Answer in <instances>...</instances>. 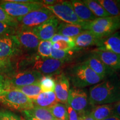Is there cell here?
I'll return each instance as SVG.
<instances>
[{
  "instance_id": "52a82bcc",
  "label": "cell",
  "mask_w": 120,
  "mask_h": 120,
  "mask_svg": "<svg viewBox=\"0 0 120 120\" xmlns=\"http://www.w3.org/2000/svg\"><path fill=\"white\" fill-rule=\"evenodd\" d=\"M53 16L54 15L50 10L43 6L38 10L31 11L25 16L17 18L16 19L20 28L32 30Z\"/></svg>"
},
{
  "instance_id": "f6af8a7d",
  "label": "cell",
  "mask_w": 120,
  "mask_h": 120,
  "mask_svg": "<svg viewBox=\"0 0 120 120\" xmlns=\"http://www.w3.org/2000/svg\"><path fill=\"white\" fill-rule=\"evenodd\" d=\"M58 120V119H55V120Z\"/></svg>"
},
{
  "instance_id": "44dd1931",
  "label": "cell",
  "mask_w": 120,
  "mask_h": 120,
  "mask_svg": "<svg viewBox=\"0 0 120 120\" xmlns=\"http://www.w3.org/2000/svg\"><path fill=\"white\" fill-rule=\"evenodd\" d=\"M32 102L34 106L35 105V106L38 107L47 109L58 102L53 91L49 92H42L35 100H32Z\"/></svg>"
},
{
  "instance_id": "7bdbcfd3",
  "label": "cell",
  "mask_w": 120,
  "mask_h": 120,
  "mask_svg": "<svg viewBox=\"0 0 120 120\" xmlns=\"http://www.w3.org/2000/svg\"><path fill=\"white\" fill-rule=\"evenodd\" d=\"M24 113H25V118H26V120H37L36 119H35V118L31 116H30L29 114L27 113L26 111H23Z\"/></svg>"
},
{
  "instance_id": "5b68a950",
  "label": "cell",
  "mask_w": 120,
  "mask_h": 120,
  "mask_svg": "<svg viewBox=\"0 0 120 120\" xmlns=\"http://www.w3.org/2000/svg\"><path fill=\"white\" fill-rule=\"evenodd\" d=\"M44 7L52 12L55 17L64 23L83 26L87 22L81 20L75 13L70 1H59L57 4Z\"/></svg>"
},
{
  "instance_id": "74e56055",
  "label": "cell",
  "mask_w": 120,
  "mask_h": 120,
  "mask_svg": "<svg viewBox=\"0 0 120 120\" xmlns=\"http://www.w3.org/2000/svg\"><path fill=\"white\" fill-rule=\"evenodd\" d=\"M79 120H94L90 114V112H86L83 115L79 116Z\"/></svg>"
},
{
  "instance_id": "8992f818",
  "label": "cell",
  "mask_w": 120,
  "mask_h": 120,
  "mask_svg": "<svg viewBox=\"0 0 120 120\" xmlns=\"http://www.w3.org/2000/svg\"><path fill=\"white\" fill-rule=\"evenodd\" d=\"M0 6L10 16L17 19L25 16L34 10L42 8L44 4L42 3V1L32 3H20L8 0L1 2Z\"/></svg>"
},
{
  "instance_id": "6da1fadb",
  "label": "cell",
  "mask_w": 120,
  "mask_h": 120,
  "mask_svg": "<svg viewBox=\"0 0 120 120\" xmlns=\"http://www.w3.org/2000/svg\"><path fill=\"white\" fill-rule=\"evenodd\" d=\"M120 100V78L115 73L90 88L88 101L92 106L113 104Z\"/></svg>"
},
{
  "instance_id": "f1b7e54d",
  "label": "cell",
  "mask_w": 120,
  "mask_h": 120,
  "mask_svg": "<svg viewBox=\"0 0 120 120\" xmlns=\"http://www.w3.org/2000/svg\"><path fill=\"white\" fill-rule=\"evenodd\" d=\"M42 92H49L54 91L56 85L55 78L51 75L43 76L39 81Z\"/></svg>"
},
{
  "instance_id": "7402d4cb",
  "label": "cell",
  "mask_w": 120,
  "mask_h": 120,
  "mask_svg": "<svg viewBox=\"0 0 120 120\" xmlns=\"http://www.w3.org/2000/svg\"><path fill=\"white\" fill-rule=\"evenodd\" d=\"M114 104H106L96 106L90 114L94 120H103L113 115Z\"/></svg>"
},
{
  "instance_id": "f546056e",
  "label": "cell",
  "mask_w": 120,
  "mask_h": 120,
  "mask_svg": "<svg viewBox=\"0 0 120 120\" xmlns=\"http://www.w3.org/2000/svg\"><path fill=\"white\" fill-rule=\"evenodd\" d=\"M52 43L50 41H40L37 47V52L41 57L51 58V52Z\"/></svg>"
},
{
  "instance_id": "603a6c76",
  "label": "cell",
  "mask_w": 120,
  "mask_h": 120,
  "mask_svg": "<svg viewBox=\"0 0 120 120\" xmlns=\"http://www.w3.org/2000/svg\"><path fill=\"white\" fill-rule=\"evenodd\" d=\"M110 16H120V0H97Z\"/></svg>"
},
{
  "instance_id": "ee69618b",
  "label": "cell",
  "mask_w": 120,
  "mask_h": 120,
  "mask_svg": "<svg viewBox=\"0 0 120 120\" xmlns=\"http://www.w3.org/2000/svg\"><path fill=\"white\" fill-rule=\"evenodd\" d=\"M20 120H26L24 119V118H20Z\"/></svg>"
},
{
  "instance_id": "836d02e7",
  "label": "cell",
  "mask_w": 120,
  "mask_h": 120,
  "mask_svg": "<svg viewBox=\"0 0 120 120\" xmlns=\"http://www.w3.org/2000/svg\"><path fill=\"white\" fill-rule=\"evenodd\" d=\"M0 120H20V118L8 111H0Z\"/></svg>"
},
{
  "instance_id": "e0dca14e",
  "label": "cell",
  "mask_w": 120,
  "mask_h": 120,
  "mask_svg": "<svg viewBox=\"0 0 120 120\" xmlns=\"http://www.w3.org/2000/svg\"><path fill=\"white\" fill-rule=\"evenodd\" d=\"M93 54L109 68L116 71L120 70V55L113 52L95 49Z\"/></svg>"
},
{
  "instance_id": "4dcf8cb0",
  "label": "cell",
  "mask_w": 120,
  "mask_h": 120,
  "mask_svg": "<svg viewBox=\"0 0 120 120\" xmlns=\"http://www.w3.org/2000/svg\"><path fill=\"white\" fill-rule=\"evenodd\" d=\"M0 22L4 23L12 27L17 29L19 27V23L17 19L10 16L0 6Z\"/></svg>"
},
{
  "instance_id": "f35d334b",
  "label": "cell",
  "mask_w": 120,
  "mask_h": 120,
  "mask_svg": "<svg viewBox=\"0 0 120 120\" xmlns=\"http://www.w3.org/2000/svg\"><path fill=\"white\" fill-rule=\"evenodd\" d=\"M113 114L120 117V100L117 102L114 103Z\"/></svg>"
},
{
  "instance_id": "ab89813d",
  "label": "cell",
  "mask_w": 120,
  "mask_h": 120,
  "mask_svg": "<svg viewBox=\"0 0 120 120\" xmlns=\"http://www.w3.org/2000/svg\"><path fill=\"white\" fill-rule=\"evenodd\" d=\"M59 2V1H55V0H45L42 1V3L46 6H51L57 4Z\"/></svg>"
},
{
  "instance_id": "277c9868",
  "label": "cell",
  "mask_w": 120,
  "mask_h": 120,
  "mask_svg": "<svg viewBox=\"0 0 120 120\" xmlns=\"http://www.w3.org/2000/svg\"><path fill=\"white\" fill-rule=\"evenodd\" d=\"M0 102L11 109L23 111L31 110L34 106L31 99L15 88L4 91L0 94Z\"/></svg>"
},
{
  "instance_id": "d6a6232c",
  "label": "cell",
  "mask_w": 120,
  "mask_h": 120,
  "mask_svg": "<svg viewBox=\"0 0 120 120\" xmlns=\"http://www.w3.org/2000/svg\"><path fill=\"white\" fill-rule=\"evenodd\" d=\"M17 29L0 22V36L6 34H15Z\"/></svg>"
},
{
  "instance_id": "9c48e42d",
  "label": "cell",
  "mask_w": 120,
  "mask_h": 120,
  "mask_svg": "<svg viewBox=\"0 0 120 120\" xmlns=\"http://www.w3.org/2000/svg\"><path fill=\"white\" fill-rule=\"evenodd\" d=\"M88 102L87 94L84 90L75 87L70 88L67 104L74 109L79 116L87 112L86 108Z\"/></svg>"
},
{
  "instance_id": "484cf974",
  "label": "cell",
  "mask_w": 120,
  "mask_h": 120,
  "mask_svg": "<svg viewBox=\"0 0 120 120\" xmlns=\"http://www.w3.org/2000/svg\"><path fill=\"white\" fill-rule=\"evenodd\" d=\"M15 89L19 90L23 93L31 100H34L38 97V96L42 92L41 87L40 86L39 82L27 85V86L19 87L15 88Z\"/></svg>"
},
{
  "instance_id": "cb8c5ba5",
  "label": "cell",
  "mask_w": 120,
  "mask_h": 120,
  "mask_svg": "<svg viewBox=\"0 0 120 120\" xmlns=\"http://www.w3.org/2000/svg\"><path fill=\"white\" fill-rule=\"evenodd\" d=\"M30 116L37 120H54L55 118L47 108L34 106L31 110L25 111Z\"/></svg>"
},
{
  "instance_id": "1f68e13d",
  "label": "cell",
  "mask_w": 120,
  "mask_h": 120,
  "mask_svg": "<svg viewBox=\"0 0 120 120\" xmlns=\"http://www.w3.org/2000/svg\"><path fill=\"white\" fill-rule=\"evenodd\" d=\"M52 47L56 49L64 51L73 50V49H80L76 47L74 42L64 41H60L55 43H52Z\"/></svg>"
},
{
  "instance_id": "d590c367",
  "label": "cell",
  "mask_w": 120,
  "mask_h": 120,
  "mask_svg": "<svg viewBox=\"0 0 120 120\" xmlns=\"http://www.w3.org/2000/svg\"><path fill=\"white\" fill-rule=\"evenodd\" d=\"M52 43H55L57 42L60 41H67V42H74V38H71V37H66L64 36L61 35L60 34H56L53 37H52V38L49 40Z\"/></svg>"
},
{
  "instance_id": "8d00e7d4",
  "label": "cell",
  "mask_w": 120,
  "mask_h": 120,
  "mask_svg": "<svg viewBox=\"0 0 120 120\" xmlns=\"http://www.w3.org/2000/svg\"><path fill=\"white\" fill-rule=\"evenodd\" d=\"M68 112V120H79V115L68 104L66 105Z\"/></svg>"
},
{
  "instance_id": "9a60e30c",
  "label": "cell",
  "mask_w": 120,
  "mask_h": 120,
  "mask_svg": "<svg viewBox=\"0 0 120 120\" xmlns=\"http://www.w3.org/2000/svg\"><path fill=\"white\" fill-rule=\"evenodd\" d=\"M97 50L106 51L120 55V32L100 39L96 45Z\"/></svg>"
},
{
  "instance_id": "60d3db41",
  "label": "cell",
  "mask_w": 120,
  "mask_h": 120,
  "mask_svg": "<svg viewBox=\"0 0 120 120\" xmlns=\"http://www.w3.org/2000/svg\"><path fill=\"white\" fill-rule=\"evenodd\" d=\"M9 64L8 60H4L0 58V68H4L6 67Z\"/></svg>"
},
{
  "instance_id": "30bf717a",
  "label": "cell",
  "mask_w": 120,
  "mask_h": 120,
  "mask_svg": "<svg viewBox=\"0 0 120 120\" xmlns=\"http://www.w3.org/2000/svg\"><path fill=\"white\" fill-rule=\"evenodd\" d=\"M43 76L34 70H27L16 73L9 79L10 88H15L39 82Z\"/></svg>"
},
{
  "instance_id": "8fae6325",
  "label": "cell",
  "mask_w": 120,
  "mask_h": 120,
  "mask_svg": "<svg viewBox=\"0 0 120 120\" xmlns=\"http://www.w3.org/2000/svg\"><path fill=\"white\" fill-rule=\"evenodd\" d=\"M21 46L15 34L0 36V58L8 60L20 51Z\"/></svg>"
},
{
  "instance_id": "d4e9b609",
  "label": "cell",
  "mask_w": 120,
  "mask_h": 120,
  "mask_svg": "<svg viewBox=\"0 0 120 120\" xmlns=\"http://www.w3.org/2000/svg\"><path fill=\"white\" fill-rule=\"evenodd\" d=\"M82 1L97 18L107 17L110 16L105 8L97 1L83 0Z\"/></svg>"
},
{
  "instance_id": "7c38bea8",
  "label": "cell",
  "mask_w": 120,
  "mask_h": 120,
  "mask_svg": "<svg viewBox=\"0 0 120 120\" xmlns=\"http://www.w3.org/2000/svg\"><path fill=\"white\" fill-rule=\"evenodd\" d=\"M60 21L55 16L32 31L41 41H49L57 33Z\"/></svg>"
},
{
  "instance_id": "5bb4252c",
  "label": "cell",
  "mask_w": 120,
  "mask_h": 120,
  "mask_svg": "<svg viewBox=\"0 0 120 120\" xmlns=\"http://www.w3.org/2000/svg\"><path fill=\"white\" fill-rule=\"evenodd\" d=\"M55 79L56 85L53 92L57 100L60 103L66 105L70 89V81L64 73L56 75Z\"/></svg>"
},
{
  "instance_id": "4316f807",
  "label": "cell",
  "mask_w": 120,
  "mask_h": 120,
  "mask_svg": "<svg viewBox=\"0 0 120 120\" xmlns=\"http://www.w3.org/2000/svg\"><path fill=\"white\" fill-rule=\"evenodd\" d=\"M49 109L55 119L68 120V112L66 105L58 102L49 108Z\"/></svg>"
},
{
  "instance_id": "ffe728a7",
  "label": "cell",
  "mask_w": 120,
  "mask_h": 120,
  "mask_svg": "<svg viewBox=\"0 0 120 120\" xmlns=\"http://www.w3.org/2000/svg\"><path fill=\"white\" fill-rule=\"evenodd\" d=\"M85 31L86 30L82 25L61 22L58 25L56 34L66 37L75 38Z\"/></svg>"
},
{
  "instance_id": "ba28073f",
  "label": "cell",
  "mask_w": 120,
  "mask_h": 120,
  "mask_svg": "<svg viewBox=\"0 0 120 120\" xmlns=\"http://www.w3.org/2000/svg\"><path fill=\"white\" fill-rule=\"evenodd\" d=\"M67 61L53 59L36 57L33 61L32 70L37 71L42 75H57Z\"/></svg>"
},
{
  "instance_id": "d6986e66",
  "label": "cell",
  "mask_w": 120,
  "mask_h": 120,
  "mask_svg": "<svg viewBox=\"0 0 120 120\" xmlns=\"http://www.w3.org/2000/svg\"><path fill=\"white\" fill-rule=\"evenodd\" d=\"M73 38L76 47L79 49L94 46V45L96 46L97 43L100 40V38L94 35L91 31L87 30L83 31Z\"/></svg>"
},
{
  "instance_id": "2e32d148",
  "label": "cell",
  "mask_w": 120,
  "mask_h": 120,
  "mask_svg": "<svg viewBox=\"0 0 120 120\" xmlns=\"http://www.w3.org/2000/svg\"><path fill=\"white\" fill-rule=\"evenodd\" d=\"M85 62L93 71L103 79L114 74L115 72V71L106 66L94 54L90 56Z\"/></svg>"
},
{
  "instance_id": "83f0119b",
  "label": "cell",
  "mask_w": 120,
  "mask_h": 120,
  "mask_svg": "<svg viewBox=\"0 0 120 120\" xmlns=\"http://www.w3.org/2000/svg\"><path fill=\"white\" fill-rule=\"evenodd\" d=\"M79 49H73V50L61 51L56 49L52 47L51 52V58L53 59L61 60V61H68L74 56L75 52L77 51Z\"/></svg>"
},
{
  "instance_id": "4fadbf2b",
  "label": "cell",
  "mask_w": 120,
  "mask_h": 120,
  "mask_svg": "<svg viewBox=\"0 0 120 120\" xmlns=\"http://www.w3.org/2000/svg\"><path fill=\"white\" fill-rule=\"evenodd\" d=\"M15 36L21 47L30 50L37 49L41 41L30 29L17 28Z\"/></svg>"
},
{
  "instance_id": "e575fe53",
  "label": "cell",
  "mask_w": 120,
  "mask_h": 120,
  "mask_svg": "<svg viewBox=\"0 0 120 120\" xmlns=\"http://www.w3.org/2000/svg\"><path fill=\"white\" fill-rule=\"evenodd\" d=\"M10 88L8 78L0 73V94L6 90Z\"/></svg>"
},
{
  "instance_id": "7a4b0ae2",
  "label": "cell",
  "mask_w": 120,
  "mask_h": 120,
  "mask_svg": "<svg viewBox=\"0 0 120 120\" xmlns=\"http://www.w3.org/2000/svg\"><path fill=\"white\" fill-rule=\"evenodd\" d=\"M67 78L75 88H83L95 85L103 80L85 62L76 64L67 72Z\"/></svg>"
},
{
  "instance_id": "b9f144b4",
  "label": "cell",
  "mask_w": 120,
  "mask_h": 120,
  "mask_svg": "<svg viewBox=\"0 0 120 120\" xmlns=\"http://www.w3.org/2000/svg\"><path fill=\"white\" fill-rule=\"evenodd\" d=\"M103 120H120V117L117 116V115H113Z\"/></svg>"
},
{
  "instance_id": "ac0fdd59",
  "label": "cell",
  "mask_w": 120,
  "mask_h": 120,
  "mask_svg": "<svg viewBox=\"0 0 120 120\" xmlns=\"http://www.w3.org/2000/svg\"><path fill=\"white\" fill-rule=\"evenodd\" d=\"M75 13L81 20L84 22H91L97 19L82 1H70Z\"/></svg>"
},
{
  "instance_id": "3957f363",
  "label": "cell",
  "mask_w": 120,
  "mask_h": 120,
  "mask_svg": "<svg viewBox=\"0 0 120 120\" xmlns=\"http://www.w3.org/2000/svg\"><path fill=\"white\" fill-rule=\"evenodd\" d=\"M85 30L91 31L99 38L107 37L116 32L120 28V16L97 18L83 25Z\"/></svg>"
}]
</instances>
